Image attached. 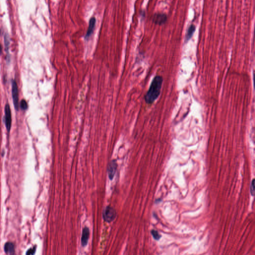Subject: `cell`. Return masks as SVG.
<instances>
[{
	"instance_id": "9",
	"label": "cell",
	"mask_w": 255,
	"mask_h": 255,
	"mask_svg": "<svg viewBox=\"0 0 255 255\" xmlns=\"http://www.w3.org/2000/svg\"><path fill=\"white\" fill-rule=\"evenodd\" d=\"M4 250L7 254H15V245L12 242H7L4 246Z\"/></svg>"
},
{
	"instance_id": "15",
	"label": "cell",
	"mask_w": 255,
	"mask_h": 255,
	"mask_svg": "<svg viewBox=\"0 0 255 255\" xmlns=\"http://www.w3.org/2000/svg\"><path fill=\"white\" fill-rule=\"evenodd\" d=\"M2 46H1V45H0V54H1V53H2Z\"/></svg>"
},
{
	"instance_id": "6",
	"label": "cell",
	"mask_w": 255,
	"mask_h": 255,
	"mask_svg": "<svg viewBox=\"0 0 255 255\" xmlns=\"http://www.w3.org/2000/svg\"><path fill=\"white\" fill-rule=\"evenodd\" d=\"M117 166L118 164L117 163L116 160H112L110 162L108 167V175L110 180H112L114 178L115 173H116Z\"/></svg>"
},
{
	"instance_id": "5",
	"label": "cell",
	"mask_w": 255,
	"mask_h": 255,
	"mask_svg": "<svg viewBox=\"0 0 255 255\" xmlns=\"http://www.w3.org/2000/svg\"><path fill=\"white\" fill-rule=\"evenodd\" d=\"M168 17L163 13H156L154 14L152 17V22L156 24H164L167 21Z\"/></svg>"
},
{
	"instance_id": "14",
	"label": "cell",
	"mask_w": 255,
	"mask_h": 255,
	"mask_svg": "<svg viewBox=\"0 0 255 255\" xmlns=\"http://www.w3.org/2000/svg\"><path fill=\"white\" fill-rule=\"evenodd\" d=\"M254 182H255V180L254 179L252 180V183L251 185V188H250L251 194H252V196H254L255 194V183H254Z\"/></svg>"
},
{
	"instance_id": "11",
	"label": "cell",
	"mask_w": 255,
	"mask_h": 255,
	"mask_svg": "<svg viewBox=\"0 0 255 255\" xmlns=\"http://www.w3.org/2000/svg\"><path fill=\"white\" fill-rule=\"evenodd\" d=\"M151 233L155 240H159L160 238L161 237V235L159 234V233H158V232L156 230H152L151 231Z\"/></svg>"
},
{
	"instance_id": "4",
	"label": "cell",
	"mask_w": 255,
	"mask_h": 255,
	"mask_svg": "<svg viewBox=\"0 0 255 255\" xmlns=\"http://www.w3.org/2000/svg\"><path fill=\"white\" fill-rule=\"evenodd\" d=\"M5 123L8 132H10L12 125V116L10 107L9 104H6L5 108Z\"/></svg>"
},
{
	"instance_id": "7",
	"label": "cell",
	"mask_w": 255,
	"mask_h": 255,
	"mask_svg": "<svg viewBox=\"0 0 255 255\" xmlns=\"http://www.w3.org/2000/svg\"><path fill=\"white\" fill-rule=\"evenodd\" d=\"M90 231L88 227H85L82 231V237H81V245L82 246L85 247L87 245L89 240Z\"/></svg>"
},
{
	"instance_id": "13",
	"label": "cell",
	"mask_w": 255,
	"mask_h": 255,
	"mask_svg": "<svg viewBox=\"0 0 255 255\" xmlns=\"http://www.w3.org/2000/svg\"><path fill=\"white\" fill-rule=\"evenodd\" d=\"M36 246H34V248L29 249V250L27 251V252L26 253L27 255H34L35 254V252L36 251Z\"/></svg>"
},
{
	"instance_id": "10",
	"label": "cell",
	"mask_w": 255,
	"mask_h": 255,
	"mask_svg": "<svg viewBox=\"0 0 255 255\" xmlns=\"http://www.w3.org/2000/svg\"><path fill=\"white\" fill-rule=\"evenodd\" d=\"M195 31V27L194 24H191L188 28L185 36V41H188L192 38Z\"/></svg>"
},
{
	"instance_id": "2",
	"label": "cell",
	"mask_w": 255,
	"mask_h": 255,
	"mask_svg": "<svg viewBox=\"0 0 255 255\" xmlns=\"http://www.w3.org/2000/svg\"><path fill=\"white\" fill-rule=\"evenodd\" d=\"M103 218L105 222L111 223L114 221L117 216V212L113 207L110 206H107L103 211Z\"/></svg>"
},
{
	"instance_id": "1",
	"label": "cell",
	"mask_w": 255,
	"mask_h": 255,
	"mask_svg": "<svg viewBox=\"0 0 255 255\" xmlns=\"http://www.w3.org/2000/svg\"><path fill=\"white\" fill-rule=\"evenodd\" d=\"M163 82V77L161 76L154 77L145 96L146 103L151 104L157 99L161 93Z\"/></svg>"
},
{
	"instance_id": "12",
	"label": "cell",
	"mask_w": 255,
	"mask_h": 255,
	"mask_svg": "<svg viewBox=\"0 0 255 255\" xmlns=\"http://www.w3.org/2000/svg\"><path fill=\"white\" fill-rule=\"evenodd\" d=\"M20 105L21 109H22L24 110H26L27 109V107H28L27 102H26L25 100H22L21 101V102H20Z\"/></svg>"
},
{
	"instance_id": "3",
	"label": "cell",
	"mask_w": 255,
	"mask_h": 255,
	"mask_svg": "<svg viewBox=\"0 0 255 255\" xmlns=\"http://www.w3.org/2000/svg\"><path fill=\"white\" fill-rule=\"evenodd\" d=\"M12 92L15 108L17 111L19 109V91L17 84L15 80L13 81Z\"/></svg>"
},
{
	"instance_id": "8",
	"label": "cell",
	"mask_w": 255,
	"mask_h": 255,
	"mask_svg": "<svg viewBox=\"0 0 255 255\" xmlns=\"http://www.w3.org/2000/svg\"><path fill=\"white\" fill-rule=\"evenodd\" d=\"M96 24V19L95 17H93L90 19V20L89 21V27L87 31L86 34V37H89L91 36V34L93 33V30H94V27L95 26Z\"/></svg>"
}]
</instances>
